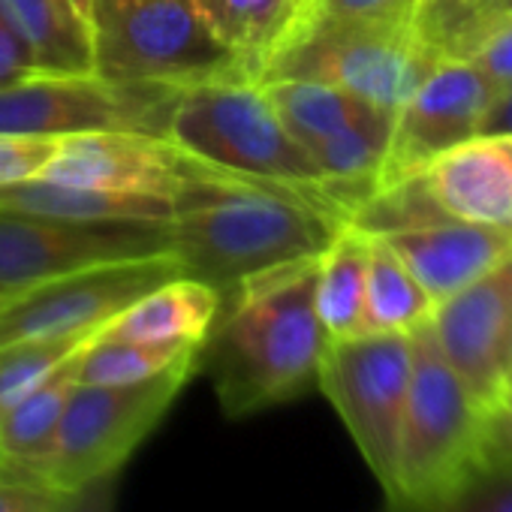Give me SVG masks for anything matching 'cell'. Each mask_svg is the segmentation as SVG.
<instances>
[{"mask_svg": "<svg viewBox=\"0 0 512 512\" xmlns=\"http://www.w3.org/2000/svg\"><path fill=\"white\" fill-rule=\"evenodd\" d=\"M169 238L187 278L229 293L250 275L314 260L344 220L311 190L250 178L178 151Z\"/></svg>", "mask_w": 512, "mask_h": 512, "instance_id": "6da1fadb", "label": "cell"}, {"mask_svg": "<svg viewBox=\"0 0 512 512\" xmlns=\"http://www.w3.org/2000/svg\"><path fill=\"white\" fill-rule=\"evenodd\" d=\"M317 260L250 275L223 293L199 347V371L229 419L256 416L317 389L329 335L314 308Z\"/></svg>", "mask_w": 512, "mask_h": 512, "instance_id": "7a4b0ae2", "label": "cell"}, {"mask_svg": "<svg viewBox=\"0 0 512 512\" xmlns=\"http://www.w3.org/2000/svg\"><path fill=\"white\" fill-rule=\"evenodd\" d=\"M410 389L398 440L395 497L386 509L425 512L488 455L491 413L437 350L428 323L410 332Z\"/></svg>", "mask_w": 512, "mask_h": 512, "instance_id": "3957f363", "label": "cell"}, {"mask_svg": "<svg viewBox=\"0 0 512 512\" xmlns=\"http://www.w3.org/2000/svg\"><path fill=\"white\" fill-rule=\"evenodd\" d=\"M91 37L94 76L115 85L184 91L229 79L253 82L193 0H97Z\"/></svg>", "mask_w": 512, "mask_h": 512, "instance_id": "277c9868", "label": "cell"}, {"mask_svg": "<svg viewBox=\"0 0 512 512\" xmlns=\"http://www.w3.org/2000/svg\"><path fill=\"white\" fill-rule=\"evenodd\" d=\"M443 61L416 22L335 19L311 7L302 25L269 61V79H311L395 115L416 85Z\"/></svg>", "mask_w": 512, "mask_h": 512, "instance_id": "5b68a950", "label": "cell"}, {"mask_svg": "<svg viewBox=\"0 0 512 512\" xmlns=\"http://www.w3.org/2000/svg\"><path fill=\"white\" fill-rule=\"evenodd\" d=\"M166 142L202 163L302 187L323 199L311 151L287 133L256 82L229 79L178 91Z\"/></svg>", "mask_w": 512, "mask_h": 512, "instance_id": "8992f818", "label": "cell"}, {"mask_svg": "<svg viewBox=\"0 0 512 512\" xmlns=\"http://www.w3.org/2000/svg\"><path fill=\"white\" fill-rule=\"evenodd\" d=\"M196 371L199 353L139 383H76L43 467V482L64 494L121 476L127 461L157 431Z\"/></svg>", "mask_w": 512, "mask_h": 512, "instance_id": "52a82bcc", "label": "cell"}, {"mask_svg": "<svg viewBox=\"0 0 512 512\" xmlns=\"http://www.w3.org/2000/svg\"><path fill=\"white\" fill-rule=\"evenodd\" d=\"M410 359V335L362 332L353 338L329 341L317 374V389L341 416L362 461L383 488L386 503L395 497Z\"/></svg>", "mask_w": 512, "mask_h": 512, "instance_id": "ba28073f", "label": "cell"}, {"mask_svg": "<svg viewBox=\"0 0 512 512\" xmlns=\"http://www.w3.org/2000/svg\"><path fill=\"white\" fill-rule=\"evenodd\" d=\"M175 97L178 91L172 88L40 73L0 88V136L64 139L118 130L166 139Z\"/></svg>", "mask_w": 512, "mask_h": 512, "instance_id": "9c48e42d", "label": "cell"}, {"mask_svg": "<svg viewBox=\"0 0 512 512\" xmlns=\"http://www.w3.org/2000/svg\"><path fill=\"white\" fill-rule=\"evenodd\" d=\"M169 250V223H82L0 208V293L13 296L70 272Z\"/></svg>", "mask_w": 512, "mask_h": 512, "instance_id": "30bf717a", "label": "cell"}, {"mask_svg": "<svg viewBox=\"0 0 512 512\" xmlns=\"http://www.w3.org/2000/svg\"><path fill=\"white\" fill-rule=\"evenodd\" d=\"M175 253L142 256L70 272L0 302V347L16 341L94 335L148 290L178 278Z\"/></svg>", "mask_w": 512, "mask_h": 512, "instance_id": "8fae6325", "label": "cell"}, {"mask_svg": "<svg viewBox=\"0 0 512 512\" xmlns=\"http://www.w3.org/2000/svg\"><path fill=\"white\" fill-rule=\"evenodd\" d=\"M494 97V88L467 61H437L395 112L377 190L419 175L437 154L476 136Z\"/></svg>", "mask_w": 512, "mask_h": 512, "instance_id": "7c38bea8", "label": "cell"}, {"mask_svg": "<svg viewBox=\"0 0 512 512\" xmlns=\"http://www.w3.org/2000/svg\"><path fill=\"white\" fill-rule=\"evenodd\" d=\"M428 329L473 398L494 413L512 365V256L470 287L437 302Z\"/></svg>", "mask_w": 512, "mask_h": 512, "instance_id": "4fadbf2b", "label": "cell"}, {"mask_svg": "<svg viewBox=\"0 0 512 512\" xmlns=\"http://www.w3.org/2000/svg\"><path fill=\"white\" fill-rule=\"evenodd\" d=\"M40 178L109 193L172 199L178 184V148L145 133H79L58 139Z\"/></svg>", "mask_w": 512, "mask_h": 512, "instance_id": "5bb4252c", "label": "cell"}, {"mask_svg": "<svg viewBox=\"0 0 512 512\" xmlns=\"http://www.w3.org/2000/svg\"><path fill=\"white\" fill-rule=\"evenodd\" d=\"M416 178L440 217L512 235V133H476L437 154Z\"/></svg>", "mask_w": 512, "mask_h": 512, "instance_id": "9a60e30c", "label": "cell"}, {"mask_svg": "<svg viewBox=\"0 0 512 512\" xmlns=\"http://www.w3.org/2000/svg\"><path fill=\"white\" fill-rule=\"evenodd\" d=\"M374 238H380L407 266V272L422 284L434 305L470 287L494 266H500L506 256H512L509 232L452 217L428 220Z\"/></svg>", "mask_w": 512, "mask_h": 512, "instance_id": "2e32d148", "label": "cell"}, {"mask_svg": "<svg viewBox=\"0 0 512 512\" xmlns=\"http://www.w3.org/2000/svg\"><path fill=\"white\" fill-rule=\"evenodd\" d=\"M223 296L187 275L169 278L160 287L139 296L100 332L112 338L148 341V344H175V347H202Z\"/></svg>", "mask_w": 512, "mask_h": 512, "instance_id": "e0dca14e", "label": "cell"}, {"mask_svg": "<svg viewBox=\"0 0 512 512\" xmlns=\"http://www.w3.org/2000/svg\"><path fill=\"white\" fill-rule=\"evenodd\" d=\"M79 353H73L55 374L0 413V467L4 470L43 479L67 401L79 383Z\"/></svg>", "mask_w": 512, "mask_h": 512, "instance_id": "ac0fdd59", "label": "cell"}, {"mask_svg": "<svg viewBox=\"0 0 512 512\" xmlns=\"http://www.w3.org/2000/svg\"><path fill=\"white\" fill-rule=\"evenodd\" d=\"M214 34L260 85L275 52L311 13L314 0H193Z\"/></svg>", "mask_w": 512, "mask_h": 512, "instance_id": "d6986e66", "label": "cell"}, {"mask_svg": "<svg viewBox=\"0 0 512 512\" xmlns=\"http://www.w3.org/2000/svg\"><path fill=\"white\" fill-rule=\"evenodd\" d=\"M0 13L43 76H94L91 22L73 0H0Z\"/></svg>", "mask_w": 512, "mask_h": 512, "instance_id": "ffe728a7", "label": "cell"}, {"mask_svg": "<svg viewBox=\"0 0 512 512\" xmlns=\"http://www.w3.org/2000/svg\"><path fill=\"white\" fill-rule=\"evenodd\" d=\"M0 208L34 211L82 223H169L172 217V202L160 196L73 187L40 175L0 187Z\"/></svg>", "mask_w": 512, "mask_h": 512, "instance_id": "44dd1931", "label": "cell"}, {"mask_svg": "<svg viewBox=\"0 0 512 512\" xmlns=\"http://www.w3.org/2000/svg\"><path fill=\"white\" fill-rule=\"evenodd\" d=\"M371 235L344 223L317 260L314 308L329 341L365 332V281Z\"/></svg>", "mask_w": 512, "mask_h": 512, "instance_id": "7402d4cb", "label": "cell"}, {"mask_svg": "<svg viewBox=\"0 0 512 512\" xmlns=\"http://www.w3.org/2000/svg\"><path fill=\"white\" fill-rule=\"evenodd\" d=\"M260 88L272 103L275 115L281 118V124L287 127V133L308 151L374 109L335 85L311 79H269L260 82Z\"/></svg>", "mask_w": 512, "mask_h": 512, "instance_id": "603a6c76", "label": "cell"}, {"mask_svg": "<svg viewBox=\"0 0 512 512\" xmlns=\"http://www.w3.org/2000/svg\"><path fill=\"white\" fill-rule=\"evenodd\" d=\"M434 311L431 296L407 272L398 256L371 235L368 281H365V332H401L410 335L428 323Z\"/></svg>", "mask_w": 512, "mask_h": 512, "instance_id": "cb8c5ba5", "label": "cell"}, {"mask_svg": "<svg viewBox=\"0 0 512 512\" xmlns=\"http://www.w3.org/2000/svg\"><path fill=\"white\" fill-rule=\"evenodd\" d=\"M395 115L371 109L326 136L311 148V157L320 169V184H347L362 190H377V172L383 166Z\"/></svg>", "mask_w": 512, "mask_h": 512, "instance_id": "d4e9b609", "label": "cell"}, {"mask_svg": "<svg viewBox=\"0 0 512 512\" xmlns=\"http://www.w3.org/2000/svg\"><path fill=\"white\" fill-rule=\"evenodd\" d=\"M199 353V347H175V344H148L130 338H112L97 332L79 353L76 377L85 386H118L148 380L181 359Z\"/></svg>", "mask_w": 512, "mask_h": 512, "instance_id": "484cf974", "label": "cell"}, {"mask_svg": "<svg viewBox=\"0 0 512 512\" xmlns=\"http://www.w3.org/2000/svg\"><path fill=\"white\" fill-rule=\"evenodd\" d=\"M94 335L16 341V344H4V347H0V413H4L7 407H13L19 398H25L49 374H55Z\"/></svg>", "mask_w": 512, "mask_h": 512, "instance_id": "4316f807", "label": "cell"}, {"mask_svg": "<svg viewBox=\"0 0 512 512\" xmlns=\"http://www.w3.org/2000/svg\"><path fill=\"white\" fill-rule=\"evenodd\" d=\"M425 512H512V461L485 458Z\"/></svg>", "mask_w": 512, "mask_h": 512, "instance_id": "83f0119b", "label": "cell"}, {"mask_svg": "<svg viewBox=\"0 0 512 512\" xmlns=\"http://www.w3.org/2000/svg\"><path fill=\"white\" fill-rule=\"evenodd\" d=\"M479 70L494 94L512 91V19H494L479 25L455 55Z\"/></svg>", "mask_w": 512, "mask_h": 512, "instance_id": "f1b7e54d", "label": "cell"}, {"mask_svg": "<svg viewBox=\"0 0 512 512\" xmlns=\"http://www.w3.org/2000/svg\"><path fill=\"white\" fill-rule=\"evenodd\" d=\"M58 139H28V136H0V187L37 178L52 160Z\"/></svg>", "mask_w": 512, "mask_h": 512, "instance_id": "f546056e", "label": "cell"}, {"mask_svg": "<svg viewBox=\"0 0 512 512\" xmlns=\"http://www.w3.org/2000/svg\"><path fill=\"white\" fill-rule=\"evenodd\" d=\"M314 7L335 19L362 22H413L419 0H314Z\"/></svg>", "mask_w": 512, "mask_h": 512, "instance_id": "4dcf8cb0", "label": "cell"}, {"mask_svg": "<svg viewBox=\"0 0 512 512\" xmlns=\"http://www.w3.org/2000/svg\"><path fill=\"white\" fill-rule=\"evenodd\" d=\"M58 491L28 473L0 467V512H52Z\"/></svg>", "mask_w": 512, "mask_h": 512, "instance_id": "1f68e13d", "label": "cell"}, {"mask_svg": "<svg viewBox=\"0 0 512 512\" xmlns=\"http://www.w3.org/2000/svg\"><path fill=\"white\" fill-rule=\"evenodd\" d=\"M31 76H40L34 55L22 43V37L13 31V25L0 13V88L25 82Z\"/></svg>", "mask_w": 512, "mask_h": 512, "instance_id": "d6a6232c", "label": "cell"}, {"mask_svg": "<svg viewBox=\"0 0 512 512\" xmlns=\"http://www.w3.org/2000/svg\"><path fill=\"white\" fill-rule=\"evenodd\" d=\"M118 479L121 476H109L76 491H64L58 494L52 512H118Z\"/></svg>", "mask_w": 512, "mask_h": 512, "instance_id": "836d02e7", "label": "cell"}, {"mask_svg": "<svg viewBox=\"0 0 512 512\" xmlns=\"http://www.w3.org/2000/svg\"><path fill=\"white\" fill-rule=\"evenodd\" d=\"M494 19H512V0H488V4L476 13H470L467 19L455 22L452 28H446L437 40H434V49L440 52V58H455L464 46V40L485 22H494Z\"/></svg>", "mask_w": 512, "mask_h": 512, "instance_id": "e575fe53", "label": "cell"}, {"mask_svg": "<svg viewBox=\"0 0 512 512\" xmlns=\"http://www.w3.org/2000/svg\"><path fill=\"white\" fill-rule=\"evenodd\" d=\"M488 458H500V461H512V398L503 401L491 419H488V446H485Z\"/></svg>", "mask_w": 512, "mask_h": 512, "instance_id": "d590c367", "label": "cell"}, {"mask_svg": "<svg viewBox=\"0 0 512 512\" xmlns=\"http://www.w3.org/2000/svg\"><path fill=\"white\" fill-rule=\"evenodd\" d=\"M479 133H512V91L494 97L491 109L482 118Z\"/></svg>", "mask_w": 512, "mask_h": 512, "instance_id": "8d00e7d4", "label": "cell"}, {"mask_svg": "<svg viewBox=\"0 0 512 512\" xmlns=\"http://www.w3.org/2000/svg\"><path fill=\"white\" fill-rule=\"evenodd\" d=\"M73 7L91 22V19H94V10H97V0H73Z\"/></svg>", "mask_w": 512, "mask_h": 512, "instance_id": "74e56055", "label": "cell"}, {"mask_svg": "<svg viewBox=\"0 0 512 512\" xmlns=\"http://www.w3.org/2000/svg\"><path fill=\"white\" fill-rule=\"evenodd\" d=\"M509 398H512V365H509V371H506V383H503V398H500V404L509 401ZM500 404H497V407H500Z\"/></svg>", "mask_w": 512, "mask_h": 512, "instance_id": "f35d334b", "label": "cell"}, {"mask_svg": "<svg viewBox=\"0 0 512 512\" xmlns=\"http://www.w3.org/2000/svg\"><path fill=\"white\" fill-rule=\"evenodd\" d=\"M386 512H404V509H386Z\"/></svg>", "mask_w": 512, "mask_h": 512, "instance_id": "ab89813d", "label": "cell"}, {"mask_svg": "<svg viewBox=\"0 0 512 512\" xmlns=\"http://www.w3.org/2000/svg\"><path fill=\"white\" fill-rule=\"evenodd\" d=\"M4 299H7V296H4V293H0V302H4Z\"/></svg>", "mask_w": 512, "mask_h": 512, "instance_id": "60d3db41", "label": "cell"}]
</instances>
